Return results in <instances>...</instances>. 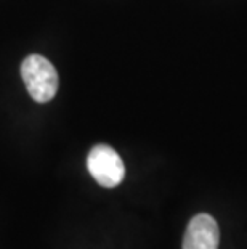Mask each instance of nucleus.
<instances>
[{
	"label": "nucleus",
	"mask_w": 247,
	"mask_h": 249,
	"mask_svg": "<svg viewBox=\"0 0 247 249\" xmlns=\"http://www.w3.org/2000/svg\"><path fill=\"white\" fill-rule=\"evenodd\" d=\"M21 77L31 98L37 103H47L58 92V72L55 66L42 55H29L21 63Z\"/></svg>",
	"instance_id": "obj_1"
},
{
	"label": "nucleus",
	"mask_w": 247,
	"mask_h": 249,
	"mask_svg": "<svg viewBox=\"0 0 247 249\" xmlns=\"http://www.w3.org/2000/svg\"><path fill=\"white\" fill-rule=\"evenodd\" d=\"M87 167L90 176L104 188H114L125 177L122 158L109 145H95L87 156Z\"/></svg>",
	"instance_id": "obj_2"
},
{
	"label": "nucleus",
	"mask_w": 247,
	"mask_h": 249,
	"mask_svg": "<svg viewBox=\"0 0 247 249\" xmlns=\"http://www.w3.org/2000/svg\"><path fill=\"white\" fill-rule=\"evenodd\" d=\"M220 230L209 214H198L190 220L183 238V249H218Z\"/></svg>",
	"instance_id": "obj_3"
}]
</instances>
